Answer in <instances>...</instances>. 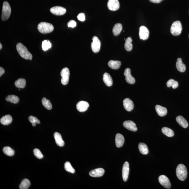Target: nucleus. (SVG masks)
Instances as JSON below:
<instances>
[{
    "instance_id": "1",
    "label": "nucleus",
    "mask_w": 189,
    "mask_h": 189,
    "mask_svg": "<svg viewBox=\"0 0 189 189\" xmlns=\"http://www.w3.org/2000/svg\"><path fill=\"white\" fill-rule=\"evenodd\" d=\"M16 48L20 55L22 58L26 60H32V55L25 46L21 43H17Z\"/></svg>"
},
{
    "instance_id": "2",
    "label": "nucleus",
    "mask_w": 189,
    "mask_h": 189,
    "mask_svg": "<svg viewBox=\"0 0 189 189\" xmlns=\"http://www.w3.org/2000/svg\"><path fill=\"white\" fill-rule=\"evenodd\" d=\"M177 176L181 181H184L187 178V171L184 165L180 164L177 167L176 171Z\"/></svg>"
},
{
    "instance_id": "3",
    "label": "nucleus",
    "mask_w": 189,
    "mask_h": 189,
    "mask_svg": "<svg viewBox=\"0 0 189 189\" xmlns=\"http://www.w3.org/2000/svg\"><path fill=\"white\" fill-rule=\"evenodd\" d=\"M38 29L39 32L46 34L52 32L54 28L52 24L46 22H41L38 25Z\"/></svg>"
},
{
    "instance_id": "4",
    "label": "nucleus",
    "mask_w": 189,
    "mask_h": 189,
    "mask_svg": "<svg viewBox=\"0 0 189 189\" xmlns=\"http://www.w3.org/2000/svg\"><path fill=\"white\" fill-rule=\"evenodd\" d=\"M11 8L7 1H4L3 4L1 19L3 21H5L9 18L11 13Z\"/></svg>"
},
{
    "instance_id": "5",
    "label": "nucleus",
    "mask_w": 189,
    "mask_h": 189,
    "mask_svg": "<svg viewBox=\"0 0 189 189\" xmlns=\"http://www.w3.org/2000/svg\"><path fill=\"white\" fill-rule=\"evenodd\" d=\"M182 31V26L179 21H175L172 24L170 31L173 36H177L180 34Z\"/></svg>"
},
{
    "instance_id": "6",
    "label": "nucleus",
    "mask_w": 189,
    "mask_h": 189,
    "mask_svg": "<svg viewBox=\"0 0 189 189\" xmlns=\"http://www.w3.org/2000/svg\"><path fill=\"white\" fill-rule=\"evenodd\" d=\"M62 77L61 82L63 85H66L68 83L70 72L67 68H65L62 69L61 72Z\"/></svg>"
},
{
    "instance_id": "7",
    "label": "nucleus",
    "mask_w": 189,
    "mask_h": 189,
    "mask_svg": "<svg viewBox=\"0 0 189 189\" xmlns=\"http://www.w3.org/2000/svg\"><path fill=\"white\" fill-rule=\"evenodd\" d=\"M93 42L91 43V48L93 52L95 53L99 52L100 49L101 42L97 37H94L93 38Z\"/></svg>"
},
{
    "instance_id": "8",
    "label": "nucleus",
    "mask_w": 189,
    "mask_h": 189,
    "mask_svg": "<svg viewBox=\"0 0 189 189\" xmlns=\"http://www.w3.org/2000/svg\"><path fill=\"white\" fill-rule=\"evenodd\" d=\"M160 184L167 189H170L171 187V184L169 178L165 175H161L158 178Z\"/></svg>"
},
{
    "instance_id": "9",
    "label": "nucleus",
    "mask_w": 189,
    "mask_h": 189,
    "mask_svg": "<svg viewBox=\"0 0 189 189\" xmlns=\"http://www.w3.org/2000/svg\"><path fill=\"white\" fill-rule=\"evenodd\" d=\"M149 31L148 29L143 26H140L139 32L140 39L144 40H146L149 38Z\"/></svg>"
},
{
    "instance_id": "10",
    "label": "nucleus",
    "mask_w": 189,
    "mask_h": 189,
    "mask_svg": "<svg viewBox=\"0 0 189 189\" xmlns=\"http://www.w3.org/2000/svg\"><path fill=\"white\" fill-rule=\"evenodd\" d=\"M51 13L57 16H61L64 14L66 13V10L64 7H54L50 9Z\"/></svg>"
},
{
    "instance_id": "11",
    "label": "nucleus",
    "mask_w": 189,
    "mask_h": 189,
    "mask_svg": "<svg viewBox=\"0 0 189 189\" xmlns=\"http://www.w3.org/2000/svg\"><path fill=\"white\" fill-rule=\"evenodd\" d=\"M107 6L109 10L113 11L118 10L120 7L118 0H109Z\"/></svg>"
},
{
    "instance_id": "12",
    "label": "nucleus",
    "mask_w": 189,
    "mask_h": 189,
    "mask_svg": "<svg viewBox=\"0 0 189 189\" xmlns=\"http://www.w3.org/2000/svg\"><path fill=\"white\" fill-rule=\"evenodd\" d=\"M123 125L126 129L129 130L136 132L137 130V128L136 124L131 121H126L124 122Z\"/></svg>"
},
{
    "instance_id": "13",
    "label": "nucleus",
    "mask_w": 189,
    "mask_h": 189,
    "mask_svg": "<svg viewBox=\"0 0 189 189\" xmlns=\"http://www.w3.org/2000/svg\"><path fill=\"white\" fill-rule=\"evenodd\" d=\"M125 80L128 84H134L135 82V80L131 74V70L129 68H126L124 72Z\"/></svg>"
},
{
    "instance_id": "14",
    "label": "nucleus",
    "mask_w": 189,
    "mask_h": 189,
    "mask_svg": "<svg viewBox=\"0 0 189 189\" xmlns=\"http://www.w3.org/2000/svg\"><path fill=\"white\" fill-rule=\"evenodd\" d=\"M129 172V165L127 161L125 162L122 169V176L124 181L127 180Z\"/></svg>"
},
{
    "instance_id": "15",
    "label": "nucleus",
    "mask_w": 189,
    "mask_h": 189,
    "mask_svg": "<svg viewBox=\"0 0 189 189\" xmlns=\"http://www.w3.org/2000/svg\"><path fill=\"white\" fill-rule=\"evenodd\" d=\"M89 107V104L84 101H80L76 104V108L78 111L83 112L86 111Z\"/></svg>"
},
{
    "instance_id": "16",
    "label": "nucleus",
    "mask_w": 189,
    "mask_h": 189,
    "mask_svg": "<svg viewBox=\"0 0 189 189\" xmlns=\"http://www.w3.org/2000/svg\"><path fill=\"white\" fill-rule=\"evenodd\" d=\"M105 171L102 168H98L90 171L89 175L93 177H99L104 174Z\"/></svg>"
},
{
    "instance_id": "17",
    "label": "nucleus",
    "mask_w": 189,
    "mask_h": 189,
    "mask_svg": "<svg viewBox=\"0 0 189 189\" xmlns=\"http://www.w3.org/2000/svg\"><path fill=\"white\" fill-rule=\"evenodd\" d=\"M123 104L124 108L128 111H131L134 108V104L132 101L128 98L124 100Z\"/></svg>"
},
{
    "instance_id": "18",
    "label": "nucleus",
    "mask_w": 189,
    "mask_h": 189,
    "mask_svg": "<svg viewBox=\"0 0 189 189\" xmlns=\"http://www.w3.org/2000/svg\"><path fill=\"white\" fill-rule=\"evenodd\" d=\"M125 140L122 134H116L115 138V143L117 148H121L123 146Z\"/></svg>"
},
{
    "instance_id": "19",
    "label": "nucleus",
    "mask_w": 189,
    "mask_h": 189,
    "mask_svg": "<svg viewBox=\"0 0 189 189\" xmlns=\"http://www.w3.org/2000/svg\"><path fill=\"white\" fill-rule=\"evenodd\" d=\"M54 139L57 144L59 146L62 147L64 146L65 142L62 138L61 134L57 132L54 133Z\"/></svg>"
},
{
    "instance_id": "20",
    "label": "nucleus",
    "mask_w": 189,
    "mask_h": 189,
    "mask_svg": "<svg viewBox=\"0 0 189 189\" xmlns=\"http://www.w3.org/2000/svg\"><path fill=\"white\" fill-rule=\"evenodd\" d=\"M155 108L157 114L159 116H161V117H163L167 114V109L165 107L157 105L155 106Z\"/></svg>"
},
{
    "instance_id": "21",
    "label": "nucleus",
    "mask_w": 189,
    "mask_h": 189,
    "mask_svg": "<svg viewBox=\"0 0 189 189\" xmlns=\"http://www.w3.org/2000/svg\"><path fill=\"white\" fill-rule=\"evenodd\" d=\"M103 81L105 84L107 86L110 87L113 85V80L111 76L107 72L104 74Z\"/></svg>"
},
{
    "instance_id": "22",
    "label": "nucleus",
    "mask_w": 189,
    "mask_h": 189,
    "mask_svg": "<svg viewBox=\"0 0 189 189\" xmlns=\"http://www.w3.org/2000/svg\"><path fill=\"white\" fill-rule=\"evenodd\" d=\"M176 67L178 70L180 72H185L186 69L185 65L182 63V59L178 58L177 60Z\"/></svg>"
},
{
    "instance_id": "23",
    "label": "nucleus",
    "mask_w": 189,
    "mask_h": 189,
    "mask_svg": "<svg viewBox=\"0 0 189 189\" xmlns=\"http://www.w3.org/2000/svg\"><path fill=\"white\" fill-rule=\"evenodd\" d=\"M176 119L177 123L182 128H186L188 126V122L182 116H178L176 117Z\"/></svg>"
},
{
    "instance_id": "24",
    "label": "nucleus",
    "mask_w": 189,
    "mask_h": 189,
    "mask_svg": "<svg viewBox=\"0 0 189 189\" xmlns=\"http://www.w3.org/2000/svg\"><path fill=\"white\" fill-rule=\"evenodd\" d=\"M13 121L12 116L9 115H6L1 119L0 122L4 125H8L11 123Z\"/></svg>"
},
{
    "instance_id": "25",
    "label": "nucleus",
    "mask_w": 189,
    "mask_h": 189,
    "mask_svg": "<svg viewBox=\"0 0 189 189\" xmlns=\"http://www.w3.org/2000/svg\"><path fill=\"white\" fill-rule=\"evenodd\" d=\"M121 65V62L119 61L110 60L108 62V65L109 67L113 69H117L120 68Z\"/></svg>"
},
{
    "instance_id": "26",
    "label": "nucleus",
    "mask_w": 189,
    "mask_h": 189,
    "mask_svg": "<svg viewBox=\"0 0 189 189\" xmlns=\"http://www.w3.org/2000/svg\"><path fill=\"white\" fill-rule=\"evenodd\" d=\"M138 148L140 153L143 155H146L149 153V149L146 144L143 143H139Z\"/></svg>"
},
{
    "instance_id": "27",
    "label": "nucleus",
    "mask_w": 189,
    "mask_h": 189,
    "mask_svg": "<svg viewBox=\"0 0 189 189\" xmlns=\"http://www.w3.org/2000/svg\"><path fill=\"white\" fill-rule=\"evenodd\" d=\"M122 25L120 23L116 24L113 28V32L115 36H117L121 32L122 30Z\"/></svg>"
},
{
    "instance_id": "28",
    "label": "nucleus",
    "mask_w": 189,
    "mask_h": 189,
    "mask_svg": "<svg viewBox=\"0 0 189 189\" xmlns=\"http://www.w3.org/2000/svg\"><path fill=\"white\" fill-rule=\"evenodd\" d=\"M26 84V81L24 78H20L15 81V85L19 88H24Z\"/></svg>"
},
{
    "instance_id": "29",
    "label": "nucleus",
    "mask_w": 189,
    "mask_h": 189,
    "mask_svg": "<svg viewBox=\"0 0 189 189\" xmlns=\"http://www.w3.org/2000/svg\"><path fill=\"white\" fill-rule=\"evenodd\" d=\"M132 39L130 37L127 38L125 40V48L127 51H130L132 50L133 46L132 43Z\"/></svg>"
},
{
    "instance_id": "30",
    "label": "nucleus",
    "mask_w": 189,
    "mask_h": 189,
    "mask_svg": "<svg viewBox=\"0 0 189 189\" xmlns=\"http://www.w3.org/2000/svg\"><path fill=\"white\" fill-rule=\"evenodd\" d=\"M6 101L14 104H16L19 102V99L18 96L14 95H10L6 98Z\"/></svg>"
},
{
    "instance_id": "31",
    "label": "nucleus",
    "mask_w": 189,
    "mask_h": 189,
    "mask_svg": "<svg viewBox=\"0 0 189 189\" xmlns=\"http://www.w3.org/2000/svg\"><path fill=\"white\" fill-rule=\"evenodd\" d=\"M31 185V182L28 179H24L22 181L19 186L20 189H28Z\"/></svg>"
},
{
    "instance_id": "32",
    "label": "nucleus",
    "mask_w": 189,
    "mask_h": 189,
    "mask_svg": "<svg viewBox=\"0 0 189 189\" xmlns=\"http://www.w3.org/2000/svg\"><path fill=\"white\" fill-rule=\"evenodd\" d=\"M162 132L168 137H172L174 136V132L172 129L167 127H163L161 129Z\"/></svg>"
},
{
    "instance_id": "33",
    "label": "nucleus",
    "mask_w": 189,
    "mask_h": 189,
    "mask_svg": "<svg viewBox=\"0 0 189 189\" xmlns=\"http://www.w3.org/2000/svg\"><path fill=\"white\" fill-rule=\"evenodd\" d=\"M42 103L44 107L48 110H51L52 109V105L49 100L43 97L42 99Z\"/></svg>"
},
{
    "instance_id": "34",
    "label": "nucleus",
    "mask_w": 189,
    "mask_h": 189,
    "mask_svg": "<svg viewBox=\"0 0 189 189\" xmlns=\"http://www.w3.org/2000/svg\"><path fill=\"white\" fill-rule=\"evenodd\" d=\"M3 152L6 155L8 156H12L14 155V151L9 147H5L3 149Z\"/></svg>"
},
{
    "instance_id": "35",
    "label": "nucleus",
    "mask_w": 189,
    "mask_h": 189,
    "mask_svg": "<svg viewBox=\"0 0 189 189\" xmlns=\"http://www.w3.org/2000/svg\"><path fill=\"white\" fill-rule=\"evenodd\" d=\"M65 170L67 171L70 172L71 173H74L75 172V169L72 167L69 162H66L64 165Z\"/></svg>"
},
{
    "instance_id": "36",
    "label": "nucleus",
    "mask_w": 189,
    "mask_h": 189,
    "mask_svg": "<svg viewBox=\"0 0 189 189\" xmlns=\"http://www.w3.org/2000/svg\"><path fill=\"white\" fill-rule=\"evenodd\" d=\"M51 47H52V44L49 40H45L43 41L42 47L43 51H47Z\"/></svg>"
},
{
    "instance_id": "37",
    "label": "nucleus",
    "mask_w": 189,
    "mask_h": 189,
    "mask_svg": "<svg viewBox=\"0 0 189 189\" xmlns=\"http://www.w3.org/2000/svg\"><path fill=\"white\" fill-rule=\"evenodd\" d=\"M33 153L35 156L39 159H41L43 158V155L40 151L38 149H35L33 150Z\"/></svg>"
},
{
    "instance_id": "38",
    "label": "nucleus",
    "mask_w": 189,
    "mask_h": 189,
    "mask_svg": "<svg viewBox=\"0 0 189 189\" xmlns=\"http://www.w3.org/2000/svg\"><path fill=\"white\" fill-rule=\"evenodd\" d=\"M28 119L29 121L32 124L36 123L39 124L40 123V121L39 120V119H38L37 117H34V116H30L28 118Z\"/></svg>"
},
{
    "instance_id": "39",
    "label": "nucleus",
    "mask_w": 189,
    "mask_h": 189,
    "mask_svg": "<svg viewBox=\"0 0 189 189\" xmlns=\"http://www.w3.org/2000/svg\"><path fill=\"white\" fill-rule=\"evenodd\" d=\"M67 25L68 28H74L76 26V22L74 20H71L68 22Z\"/></svg>"
},
{
    "instance_id": "40",
    "label": "nucleus",
    "mask_w": 189,
    "mask_h": 189,
    "mask_svg": "<svg viewBox=\"0 0 189 189\" xmlns=\"http://www.w3.org/2000/svg\"><path fill=\"white\" fill-rule=\"evenodd\" d=\"M77 18L78 20L81 22H84L85 20V16L84 13H80L77 16Z\"/></svg>"
},
{
    "instance_id": "41",
    "label": "nucleus",
    "mask_w": 189,
    "mask_h": 189,
    "mask_svg": "<svg viewBox=\"0 0 189 189\" xmlns=\"http://www.w3.org/2000/svg\"><path fill=\"white\" fill-rule=\"evenodd\" d=\"M175 81V80L173 79H170L167 82V83H166V84L168 87H172L173 86L174 83Z\"/></svg>"
},
{
    "instance_id": "42",
    "label": "nucleus",
    "mask_w": 189,
    "mask_h": 189,
    "mask_svg": "<svg viewBox=\"0 0 189 189\" xmlns=\"http://www.w3.org/2000/svg\"><path fill=\"white\" fill-rule=\"evenodd\" d=\"M179 86V84H178V83L177 81H175L174 83L173 84V86H172V88L174 89H176Z\"/></svg>"
},
{
    "instance_id": "43",
    "label": "nucleus",
    "mask_w": 189,
    "mask_h": 189,
    "mask_svg": "<svg viewBox=\"0 0 189 189\" xmlns=\"http://www.w3.org/2000/svg\"><path fill=\"white\" fill-rule=\"evenodd\" d=\"M163 1V0H149L151 2L155 3H159Z\"/></svg>"
},
{
    "instance_id": "44",
    "label": "nucleus",
    "mask_w": 189,
    "mask_h": 189,
    "mask_svg": "<svg viewBox=\"0 0 189 189\" xmlns=\"http://www.w3.org/2000/svg\"><path fill=\"white\" fill-rule=\"evenodd\" d=\"M5 72V70L2 67H0V76L1 77Z\"/></svg>"
},
{
    "instance_id": "45",
    "label": "nucleus",
    "mask_w": 189,
    "mask_h": 189,
    "mask_svg": "<svg viewBox=\"0 0 189 189\" xmlns=\"http://www.w3.org/2000/svg\"><path fill=\"white\" fill-rule=\"evenodd\" d=\"M2 48V45L1 43H0V49H1Z\"/></svg>"
},
{
    "instance_id": "46",
    "label": "nucleus",
    "mask_w": 189,
    "mask_h": 189,
    "mask_svg": "<svg viewBox=\"0 0 189 189\" xmlns=\"http://www.w3.org/2000/svg\"><path fill=\"white\" fill-rule=\"evenodd\" d=\"M32 125L33 126H36V123H32Z\"/></svg>"
},
{
    "instance_id": "47",
    "label": "nucleus",
    "mask_w": 189,
    "mask_h": 189,
    "mask_svg": "<svg viewBox=\"0 0 189 189\" xmlns=\"http://www.w3.org/2000/svg\"></svg>"
}]
</instances>
